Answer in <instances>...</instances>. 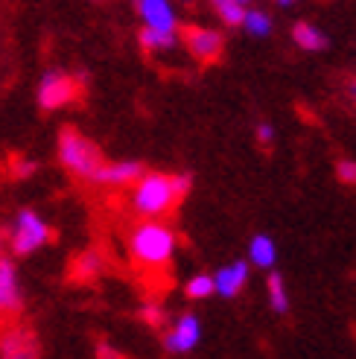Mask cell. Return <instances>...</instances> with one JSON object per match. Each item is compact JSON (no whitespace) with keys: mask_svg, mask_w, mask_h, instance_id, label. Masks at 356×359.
Here are the masks:
<instances>
[{"mask_svg":"<svg viewBox=\"0 0 356 359\" xmlns=\"http://www.w3.org/2000/svg\"><path fill=\"white\" fill-rule=\"evenodd\" d=\"M193 178L187 172L167 175V172H144L135 182L132 205L137 217L146 219H161L175 210V205L190 193Z\"/></svg>","mask_w":356,"mask_h":359,"instance_id":"1","label":"cell"},{"mask_svg":"<svg viewBox=\"0 0 356 359\" xmlns=\"http://www.w3.org/2000/svg\"><path fill=\"white\" fill-rule=\"evenodd\" d=\"M132 260L144 269H164L175 255V231L158 219H144L129 237Z\"/></svg>","mask_w":356,"mask_h":359,"instance_id":"2","label":"cell"},{"mask_svg":"<svg viewBox=\"0 0 356 359\" xmlns=\"http://www.w3.org/2000/svg\"><path fill=\"white\" fill-rule=\"evenodd\" d=\"M59 161L70 175L85 178V182H97V172L105 164V158L97 149V143L88 140L76 129H64L59 135Z\"/></svg>","mask_w":356,"mask_h":359,"instance_id":"3","label":"cell"},{"mask_svg":"<svg viewBox=\"0 0 356 359\" xmlns=\"http://www.w3.org/2000/svg\"><path fill=\"white\" fill-rule=\"evenodd\" d=\"M50 225L39 217L35 210H21L15 219V228H12V251L15 255H32V251H39L41 245L50 243Z\"/></svg>","mask_w":356,"mask_h":359,"instance_id":"4","label":"cell"},{"mask_svg":"<svg viewBox=\"0 0 356 359\" xmlns=\"http://www.w3.org/2000/svg\"><path fill=\"white\" fill-rule=\"evenodd\" d=\"M79 97V82L74 76L62 74V70H50L44 74L41 85H39V105L47 111H56L62 105H70Z\"/></svg>","mask_w":356,"mask_h":359,"instance_id":"5","label":"cell"},{"mask_svg":"<svg viewBox=\"0 0 356 359\" xmlns=\"http://www.w3.org/2000/svg\"><path fill=\"white\" fill-rule=\"evenodd\" d=\"M182 41H184L190 56L205 62V65L217 62L222 56V47H225L222 35L217 29H207V27H184L182 29Z\"/></svg>","mask_w":356,"mask_h":359,"instance_id":"6","label":"cell"},{"mask_svg":"<svg viewBox=\"0 0 356 359\" xmlns=\"http://www.w3.org/2000/svg\"><path fill=\"white\" fill-rule=\"evenodd\" d=\"M0 359H39V342L24 327L0 330Z\"/></svg>","mask_w":356,"mask_h":359,"instance_id":"7","label":"cell"},{"mask_svg":"<svg viewBox=\"0 0 356 359\" xmlns=\"http://www.w3.org/2000/svg\"><path fill=\"white\" fill-rule=\"evenodd\" d=\"M199 339H202L199 318H196L193 313H184V316L172 325V330L167 333L164 345H167V351H172V353H187V351H193L196 345H199Z\"/></svg>","mask_w":356,"mask_h":359,"instance_id":"8","label":"cell"},{"mask_svg":"<svg viewBox=\"0 0 356 359\" xmlns=\"http://www.w3.org/2000/svg\"><path fill=\"white\" fill-rule=\"evenodd\" d=\"M135 4H137V15L144 18L149 29L175 32V12L170 0H135Z\"/></svg>","mask_w":356,"mask_h":359,"instance_id":"9","label":"cell"},{"mask_svg":"<svg viewBox=\"0 0 356 359\" xmlns=\"http://www.w3.org/2000/svg\"><path fill=\"white\" fill-rule=\"evenodd\" d=\"M144 175V164L137 161H117V164H102V170L97 172L94 184H105V187H129L137 178Z\"/></svg>","mask_w":356,"mask_h":359,"instance_id":"10","label":"cell"},{"mask_svg":"<svg viewBox=\"0 0 356 359\" xmlns=\"http://www.w3.org/2000/svg\"><path fill=\"white\" fill-rule=\"evenodd\" d=\"M248 283V263L237 260L231 266H222L217 275H213V292L222 298H234L242 292V286Z\"/></svg>","mask_w":356,"mask_h":359,"instance_id":"11","label":"cell"},{"mask_svg":"<svg viewBox=\"0 0 356 359\" xmlns=\"http://www.w3.org/2000/svg\"><path fill=\"white\" fill-rule=\"evenodd\" d=\"M21 307V283H18V272L9 260H0V316L15 313Z\"/></svg>","mask_w":356,"mask_h":359,"instance_id":"12","label":"cell"},{"mask_svg":"<svg viewBox=\"0 0 356 359\" xmlns=\"http://www.w3.org/2000/svg\"><path fill=\"white\" fill-rule=\"evenodd\" d=\"M292 41L301 47V50H307V53H318V50H324L327 47V35L313 27V24H295L292 27Z\"/></svg>","mask_w":356,"mask_h":359,"instance_id":"13","label":"cell"},{"mask_svg":"<svg viewBox=\"0 0 356 359\" xmlns=\"http://www.w3.org/2000/svg\"><path fill=\"white\" fill-rule=\"evenodd\" d=\"M248 260H252L254 266H260V269H272L275 260H278L275 243L266 237V234H257V237L252 240V245H248Z\"/></svg>","mask_w":356,"mask_h":359,"instance_id":"14","label":"cell"},{"mask_svg":"<svg viewBox=\"0 0 356 359\" xmlns=\"http://www.w3.org/2000/svg\"><path fill=\"white\" fill-rule=\"evenodd\" d=\"M102 269H105V257H102V251L91 248V251H85V255L76 260L74 275H76L79 280H94V278H100V275H102Z\"/></svg>","mask_w":356,"mask_h":359,"instance_id":"15","label":"cell"},{"mask_svg":"<svg viewBox=\"0 0 356 359\" xmlns=\"http://www.w3.org/2000/svg\"><path fill=\"white\" fill-rule=\"evenodd\" d=\"M213 9H217L219 21L228 27H242V18H245V4L240 0H213Z\"/></svg>","mask_w":356,"mask_h":359,"instance_id":"16","label":"cell"},{"mask_svg":"<svg viewBox=\"0 0 356 359\" xmlns=\"http://www.w3.org/2000/svg\"><path fill=\"white\" fill-rule=\"evenodd\" d=\"M266 292H269V304L275 313H287L289 310V295H287V286H283V278L278 272L269 275L266 280Z\"/></svg>","mask_w":356,"mask_h":359,"instance_id":"17","label":"cell"},{"mask_svg":"<svg viewBox=\"0 0 356 359\" xmlns=\"http://www.w3.org/2000/svg\"><path fill=\"white\" fill-rule=\"evenodd\" d=\"M175 32H164V29H144L140 32V44H144L146 50H152V53H164V50H170V47H175Z\"/></svg>","mask_w":356,"mask_h":359,"instance_id":"18","label":"cell"},{"mask_svg":"<svg viewBox=\"0 0 356 359\" xmlns=\"http://www.w3.org/2000/svg\"><path fill=\"white\" fill-rule=\"evenodd\" d=\"M242 27L252 32V35H269L272 32V18L266 15V12H260V9H245Z\"/></svg>","mask_w":356,"mask_h":359,"instance_id":"19","label":"cell"},{"mask_svg":"<svg viewBox=\"0 0 356 359\" xmlns=\"http://www.w3.org/2000/svg\"><path fill=\"white\" fill-rule=\"evenodd\" d=\"M210 295H213V278H210V275H196V278H190V283H187V298L205 301V298H210Z\"/></svg>","mask_w":356,"mask_h":359,"instance_id":"20","label":"cell"},{"mask_svg":"<svg viewBox=\"0 0 356 359\" xmlns=\"http://www.w3.org/2000/svg\"><path fill=\"white\" fill-rule=\"evenodd\" d=\"M140 316H144V321H146V325H152V327L164 325V310L158 307V304H146V307L140 310Z\"/></svg>","mask_w":356,"mask_h":359,"instance_id":"21","label":"cell"},{"mask_svg":"<svg viewBox=\"0 0 356 359\" xmlns=\"http://www.w3.org/2000/svg\"><path fill=\"white\" fill-rule=\"evenodd\" d=\"M336 175H339L345 184H356V161H339Z\"/></svg>","mask_w":356,"mask_h":359,"instance_id":"22","label":"cell"},{"mask_svg":"<svg viewBox=\"0 0 356 359\" xmlns=\"http://www.w3.org/2000/svg\"><path fill=\"white\" fill-rule=\"evenodd\" d=\"M257 140L263 143V147H272V143H275V129H272L269 123H260L257 126Z\"/></svg>","mask_w":356,"mask_h":359,"instance_id":"23","label":"cell"},{"mask_svg":"<svg viewBox=\"0 0 356 359\" xmlns=\"http://www.w3.org/2000/svg\"><path fill=\"white\" fill-rule=\"evenodd\" d=\"M97 353H100V359H120V353L114 348H109V345H100Z\"/></svg>","mask_w":356,"mask_h":359,"instance_id":"24","label":"cell"},{"mask_svg":"<svg viewBox=\"0 0 356 359\" xmlns=\"http://www.w3.org/2000/svg\"><path fill=\"white\" fill-rule=\"evenodd\" d=\"M345 91H348V100L356 105V76H350L348 79V85H345Z\"/></svg>","mask_w":356,"mask_h":359,"instance_id":"25","label":"cell"},{"mask_svg":"<svg viewBox=\"0 0 356 359\" xmlns=\"http://www.w3.org/2000/svg\"><path fill=\"white\" fill-rule=\"evenodd\" d=\"M275 4H278V6H292L295 0H275Z\"/></svg>","mask_w":356,"mask_h":359,"instance_id":"26","label":"cell"},{"mask_svg":"<svg viewBox=\"0 0 356 359\" xmlns=\"http://www.w3.org/2000/svg\"><path fill=\"white\" fill-rule=\"evenodd\" d=\"M240 4H248V0H240Z\"/></svg>","mask_w":356,"mask_h":359,"instance_id":"27","label":"cell"}]
</instances>
